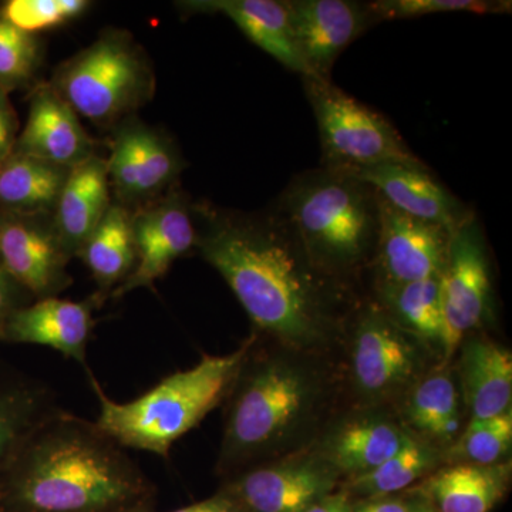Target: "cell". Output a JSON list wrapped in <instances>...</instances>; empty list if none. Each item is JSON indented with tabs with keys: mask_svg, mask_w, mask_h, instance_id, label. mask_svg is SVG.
I'll return each instance as SVG.
<instances>
[{
	"mask_svg": "<svg viewBox=\"0 0 512 512\" xmlns=\"http://www.w3.org/2000/svg\"><path fill=\"white\" fill-rule=\"evenodd\" d=\"M353 512H412L406 504L400 501H375L362 505V507L353 510Z\"/></svg>",
	"mask_w": 512,
	"mask_h": 512,
	"instance_id": "cell-37",
	"label": "cell"
},
{
	"mask_svg": "<svg viewBox=\"0 0 512 512\" xmlns=\"http://www.w3.org/2000/svg\"><path fill=\"white\" fill-rule=\"evenodd\" d=\"M409 419L423 433L439 439H453L460 427L453 380L441 375L424 380L410 399Z\"/></svg>",
	"mask_w": 512,
	"mask_h": 512,
	"instance_id": "cell-28",
	"label": "cell"
},
{
	"mask_svg": "<svg viewBox=\"0 0 512 512\" xmlns=\"http://www.w3.org/2000/svg\"><path fill=\"white\" fill-rule=\"evenodd\" d=\"M151 498L153 484L126 448L62 407L0 484V512H123Z\"/></svg>",
	"mask_w": 512,
	"mask_h": 512,
	"instance_id": "cell-2",
	"label": "cell"
},
{
	"mask_svg": "<svg viewBox=\"0 0 512 512\" xmlns=\"http://www.w3.org/2000/svg\"><path fill=\"white\" fill-rule=\"evenodd\" d=\"M205 512H231L227 507V504L221 500V498H215V500H211L210 504H208L207 511Z\"/></svg>",
	"mask_w": 512,
	"mask_h": 512,
	"instance_id": "cell-38",
	"label": "cell"
},
{
	"mask_svg": "<svg viewBox=\"0 0 512 512\" xmlns=\"http://www.w3.org/2000/svg\"><path fill=\"white\" fill-rule=\"evenodd\" d=\"M133 214L117 202H111L103 220L77 256L96 282L97 291L93 295L100 306L110 298L114 289L126 281L136 266Z\"/></svg>",
	"mask_w": 512,
	"mask_h": 512,
	"instance_id": "cell-22",
	"label": "cell"
},
{
	"mask_svg": "<svg viewBox=\"0 0 512 512\" xmlns=\"http://www.w3.org/2000/svg\"><path fill=\"white\" fill-rule=\"evenodd\" d=\"M228 396L220 467L244 471L299 420L311 399V384L284 362H249L247 353Z\"/></svg>",
	"mask_w": 512,
	"mask_h": 512,
	"instance_id": "cell-6",
	"label": "cell"
},
{
	"mask_svg": "<svg viewBox=\"0 0 512 512\" xmlns=\"http://www.w3.org/2000/svg\"><path fill=\"white\" fill-rule=\"evenodd\" d=\"M379 237L376 258L382 284H409L440 276L446 266L451 232L402 214L377 195Z\"/></svg>",
	"mask_w": 512,
	"mask_h": 512,
	"instance_id": "cell-13",
	"label": "cell"
},
{
	"mask_svg": "<svg viewBox=\"0 0 512 512\" xmlns=\"http://www.w3.org/2000/svg\"><path fill=\"white\" fill-rule=\"evenodd\" d=\"M318 123L322 167L353 174L379 164L423 163L396 127L332 80L302 77Z\"/></svg>",
	"mask_w": 512,
	"mask_h": 512,
	"instance_id": "cell-7",
	"label": "cell"
},
{
	"mask_svg": "<svg viewBox=\"0 0 512 512\" xmlns=\"http://www.w3.org/2000/svg\"><path fill=\"white\" fill-rule=\"evenodd\" d=\"M208 504H210V501H207V503L191 505V507L181 508V510L173 512H205L207 511Z\"/></svg>",
	"mask_w": 512,
	"mask_h": 512,
	"instance_id": "cell-39",
	"label": "cell"
},
{
	"mask_svg": "<svg viewBox=\"0 0 512 512\" xmlns=\"http://www.w3.org/2000/svg\"><path fill=\"white\" fill-rule=\"evenodd\" d=\"M409 440L386 421H360L340 431L330 451L336 466L362 476L394 456Z\"/></svg>",
	"mask_w": 512,
	"mask_h": 512,
	"instance_id": "cell-26",
	"label": "cell"
},
{
	"mask_svg": "<svg viewBox=\"0 0 512 512\" xmlns=\"http://www.w3.org/2000/svg\"><path fill=\"white\" fill-rule=\"evenodd\" d=\"M59 409L49 384L0 357V484L32 434Z\"/></svg>",
	"mask_w": 512,
	"mask_h": 512,
	"instance_id": "cell-20",
	"label": "cell"
},
{
	"mask_svg": "<svg viewBox=\"0 0 512 512\" xmlns=\"http://www.w3.org/2000/svg\"><path fill=\"white\" fill-rule=\"evenodd\" d=\"M175 5L188 15L225 16L286 69L311 77L296 47L286 0H184Z\"/></svg>",
	"mask_w": 512,
	"mask_h": 512,
	"instance_id": "cell-19",
	"label": "cell"
},
{
	"mask_svg": "<svg viewBox=\"0 0 512 512\" xmlns=\"http://www.w3.org/2000/svg\"><path fill=\"white\" fill-rule=\"evenodd\" d=\"M0 259L33 301L60 296L73 285V256L57 234L53 214L0 210Z\"/></svg>",
	"mask_w": 512,
	"mask_h": 512,
	"instance_id": "cell-10",
	"label": "cell"
},
{
	"mask_svg": "<svg viewBox=\"0 0 512 512\" xmlns=\"http://www.w3.org/2000/svg\"><path fill=\"white\" fill-rule=\"evenodd\" d=\"M463 384L473 419H491L510 412L511 353L488 340L468 343L463 357Z\"/></svg>",
	"mask_w": 512,
	"mask_h": 512,
	"instance_id": "cell-23",
	"label": "cell"
},
{
	"mask_svg": "<svg viewBox=\"0 0 512 512\" xmlns=\"http://www.w3.org/2000/svg\"><path fill=\"white\" fill-rule=\"evenodd\" d=\"M97 308L100 303L94 295L79 302L60 296L30 302L10 319L5 343L46 346L87 369Z\"/></svg>",
	"mask_w": 512,
	"mask_h": 512,
	"instance_id": "cell-17",
	"label": "cell"
},
{
	"mask_svg": "<svg viewBox=\"0 0 512 512\" xmlns=\"http://www.w3.org/2000/svg\"><path fill=\"white\" fill-rule=\"evenodd\" d=\"M414 346L386 313L369 309L357 328L353 373L363 392L386 394L403 386L416 367Z\"/></svg>",
	"mask_w": 512,
	"mask_h": 512,
	"instance_id": "cell-18",
	"label": "cell"
},
{
	"mask_svg": "<svg viewBox=\"0 0 512 512\" xmlns=\"http://www.w3.org/2000/svg\"><path fill=\"white\" fill-rule=\"evenodd\" d=\"M412 512H413V511H412ZM416 512H431V511L421 510V511H416Z\"/></svg>",
	"mask_w": 512,
	"mask_h": 512,
	"instance_id": "cell-41",
	"label": "cell"
},
{
	"mask_svg": "<svg viewBox=\"0 0 512 512\" xmlns=\"http://www.w3.org/2000/svg\"><path fill=\"white\" fill-rule=\"evenodd\" d=\"M74 111L111 131L153 100L157 80L144 47L123 29H106L60 63L49 82Z\"/></svg>",
	"mask_w": 512,
	"mask_h": 512,
	"instance_id": "cell-5",
	"label": "cell"
},
{
	"mask_svg": "<svg viewBox=\"0 0 512 512\" xmlns=\"http://www.w3.org/2000/svg\"><path fill=\"white\" fill-rule=\"evenodd\" d=\"M293 36L313 79L330 80L343 50L377 22L369 2L286 0Z\"/></svg>",
	"mask_w": 512,
	"mask_h": 512,
	"instance_id": "cell-12",
	"label": "cell"
},
{
	"mask_svg": "<svg viewBox=\"0 0 512 512\" xmlns=\"http://www.w3.org/2000/svg\"><path fill=\"white\" fill-rule=\"evenodd\" d=\"M197 249L224 278L259 332L303 348L325 338L340 301L281 215L192 202Z\"/></svg>",
	"mask_w": 512,
	"mask_h": 512,
	"instance_id": "cell-1",
	"label": "cell"
},
{
	"mask_svg": "<svg viewBox=\"0 0 512 512\" xmlns=\"http://www.w3.org/2000/svg\"><path fill=\"white\" fill-rule=\"evenodd\" d=\"M123 512H154L153 508H151V501L150 503H144L137 505V507L130 508V510L123 511Z\"/></svg>",
	"mask_w": 512,
	"mask_h": 512,
	"instance_id": "cell-40",
	"label": "cell"
},
{
	"mask_svg": "<svg viewBox=\"0 0 512 512\" xmlns=\"http://www.w3.org/2000/svg\"><path fill=\"white\" fill-rule=\"evenodd\" d=\"M305 512H353V508L350 507L348 498L343 495H326Z\"/></svg>",
	"mask_w": 512,
	"mask_h": 512,
	"instance_id": "cell-36",
	"label": "cell"
},
{
	"mask_svg": "<svg viewBox=\"0 0 512 512\" xmlns=\"http://www.w3.org/2000/svg\"><path fill=\"white\" fill-rule=\"evenodd\" d=\"M372 187L394 210L440 225L453 234L474 214L424 163H387L348 174Z\"/></svg>",
	"mask_w": 512,
	"mask_h": 512,
	"instance_id": "cell-15",
	"label": "cell"
},
{
	"mask_svg": "<svg viewBox=\"0 0 512 512\" xmlns=\"http://www.w3.org/2000/svg\"><path fill=\"white\" fill-rule=\"evenodd\" d=\"M332 484L329 471L318 464L255 466L241 471L220 498L231 512H305Z\"/></svg>",
	"mask_w": 512,
	"mask_h": 512,
	"instance_id": "cell-14",
	"label": "cell"
},
{
	"mask_svg": "<svg viewBox=\"0 0 512 512\" xmlns=\"http://www.w3.org/2000/svg\"><path fill=\"white\" fill-rule=\"evenodd\" d=\"M380 291L383 302L403 326L423 338L441 342L440 276L409 284H382Z\"/></svg>",
	"mask_w": 512,
	"mask_h": 512,
	"instance_id": "cell-27",
	"label": "cell"
},
{
	"mask_svg": "<svg viewBox=\"0 0 512 512\" xmlns=\"http://www.w3.org/2000/svg\"><path fill=\"white\" fill-rule=\"evenodd\" d=\"M111 202L106 158L96 154L70 170L53 211V221L64 248L73 258L79 256Z\"/></svg>",
	"mask_w": 512,
	"mask_h": 512,
	"instance_id": "cell-21",
	"label": "cell"
},
{
	"mask_svg": "<svg viewBox=\"0 0 512 512\" xmlns=\"http://www.w3.org/2000/svg\"><path fill=\"white\" fill-rule=\"evenodd\" d=\"M136 266L130 276L111 292V299H120L136 289L156 291L178 259L197 247L192 201L180 185L160 200L133 214ZM109 298V299H110Z\"/></svg>",
	"mask_w": 512,
	"mask_h": 512,
	"instance_id": "cell-11",
	"label": "cell"
},
{
	"mask_svg": "<svg viewBox=\"0 0 512 512\" xmlns=\"http://www.w3.org/2000/svg\"><path fill=\"white\" fill-rule=\"evenodd\" d=\"M70 168L12 153L0 164V210L53 214Z\"/></svg>",
	"mask_w": 512,
	"mask_h": 512,
	"instance_id": "cell-24",
	"label": "cell"
},
{
	"mask_svg": "<svg viewBox=\"0 0 512 512\" xmlns=\"http://www.w3.org/2000/svg\"><path fill=\"white\" fill-rule=\"evenodd\" d=\"M96 148V140L84 130L76 111L49 83H37L30 89L28 120L19 131L13 153L72 170L96 156Z\"/></svg>",
	"mask_w": 512,
	"mask_h": 512,
	"instance_id": "cell-16",
	"label": "cell"
},
{
	"mask_svg": "<svg viewBox=\"0 0 512 512\" xmlns=\"http://www.w3.org/2000/svg\"><path fill=\"white\" fill-rule=\"evenodd\" d=\"M42 60L39 36L22 32L0 16V89L9 94L32 89Z\"/></svg>",
	"mask_w": 512,
	"mask_h": 512,
	"instance_id": "cell-29",
	"label": "cell"
},
{
	"mask_svg": "<svg viewBox=\"0 0 512 512\" xmlns=\"http://www.w3.org/2000/svg\"><path fill=\"white\" fill-rule=\"evenodd\" d=\"M249 345L229 355H205L197 365L164 377L153 389L126 403L110 399L87 367L100 404L94 423L120 447L168 458L174 444L228 396Z\"/></svg>",
	"mask_w": 512,
	"mask_h": 512,
	"instance_id": "cell-3",
	"label": "cell"
},
{
	"mask_svg": "<svg viewBox=\"0 0 512 512\" xmlns=\"http://www.w3.org/2000/svg\"><path fill=\"white\" fill-rule=\"evenodd\" d=\"M504 467L460 464L446 468L427 485L440 512H488L503 497Z\"/></svg>",
	"mask_w": 512,
	"mask_h": 512,
	"instance_id": "cell-25",
	"label": "cell"
},
{
	"mask_svg": "<svg viewBox=\"0 0 512 512\" xmlns=\"http://www.w3.org/2000/svg\"><path fill=\"white\" fill-rule=\"evenodd\" d=\"M433 464L429 448L410 439L394 456L369 473L357 476L353 487L367 495H387L409 487Z\"/></svg>",
	"mask_w": 512,
	"mask_h": 512,
	"instance_id": "cell-30",
	"label": "cell"
},
{
	"mask_svg": "<svg viewBox=\"0 0 512 512\" xmlns=\"http://www.w3.org/2000/svg\"><path fill=\"white\" fill-rule=\"evenodd\" d=\"M272 208L313 264L332 278L376 254L377 194L348 174L320 167L296 175Z\"/></svg>",
	"mask_w": 512,
	"mask_h": 512,
	"instance_id": "cell-4",
	"label": "cell"
},
{
	"mask_svg": "<svg viewBox=\"0 0 512 512\" xmlns=\"http://www.w3.org/2000/svg\"><path fill=\"white\" fill-rule=\"evenodd\" d=\"M30 302H33L32 296L10 275L0 259V343H5L6 328L12 316Z\"/></svg>",
	"mask_w": 512,
	"mask_h": 512,
	"instance_id": "cell-34",
	"label": "cell"
},
{
	"mask_svg": "<svg viewBox=\"0 0 512 512\" xmlns=\"http://www.w3.org/2000/svg\"><path fill=\"white\" fill-rule=\"evenodd\" d=\"M512 441L511 413L491 419L471 420L456 447L457 456L468 464L494 466L508 453Z\"/></svg>",
	"mask_w": 512,
	"mask_h": 512,
	"instance_id": "cell-32",
	"label": "cell"
},
{
	"mask_svg": "<svg viewBox=\"0 0 512 512\" xmlns=\"http://www.w3.org/2000/svg\"><path fill=\"white\" fill-rule=\"evenodd\" d=\"M106 163L111 198L131 212L178 187L185 168L174 141L138 117L111 130Z\"/></svg>",
	"mask_w": 512,
	"mask_h": 512,
	"instance_id": "cell-8",
	"label": "cell"
},
{
	"mask_svg": "<svg viewBox=\"0 0 512 512\" xmlns=\"http://www.w3.org/2000/svg\"><path fill=\"white\" fill-rule=\"evenodd\" d=\"M87 0H6L0 5V16L22 32L39 33L62 28L89 10Z\"/></svg>",
	"mask_w": 512,
	"mask_h": 512,
	"instance_id": "cell-31",
	"label": "cell"
},
{
	"mask_svg": "<svg viewBox=\"0 0 512 512\" xmlns=\"http://www.w3.org/2000/svg\"><path fill=\"white\" fill-rule=\"evenodd\" d=\"M10 94L0 89V164L13 153L19 137V119Z\"/></svg>",
	"mask_w": 512,
	"mask_h": 512,
	"instance_id": "cell-35",
	"label": "cell"
},
{
	"mask_svg": "<svg viewBox=\"0 0 512 512\" xmlns=\"http://www.w3.org/2000/svg\"><path fill=\"white\" fill-rule=\"evenodd\" d=\"M377 22L414 19L433 13L468 12L476 15L511 12V2L494 0H377L369 2Z\"/></svg>",
	"mask_w": 512,
	"mask_h": 512,
	"instance_id": "cell-33",
	"label": "cell"
},
{
	"mask_svg": "<svg viewBox=\"0 0 512 512\" xmlns=\"http://www.w3.org/2000/svg\"><path fill=\"white\" fill-rule=\"evenodd\" d=\"M441 345L453 355L461 339L488 315L491 303L490 262L476 215L451 235L446 266L440 275Z\"/></svg>",
	"mask_w": 512,
	"mask_h": 512,
	"instance_id": "cell-9",
	"label": "cell"
}]
</instances>
